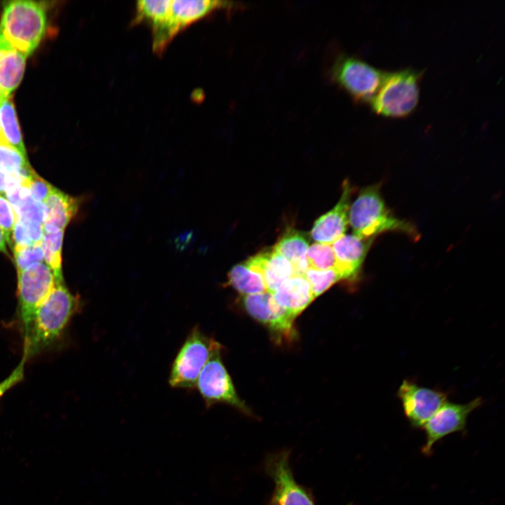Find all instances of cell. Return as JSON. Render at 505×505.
<instances>
[{
  "label": "cell",
  "mask_w": 505,
  "mask_h": 505,
  "mask_svg": "<svg viewBox=\"0 0 505 505\" xmlns=\"http://www.w3.org/2000/svg\"><path fill=\"white\" fill-rule=\"evenodd\" d=\"M15 223V214L8 200L0 194V228L6 241L13 246V231Z\"/></svg>",
  "instance_id": "obj_30"
},
{
  "label": "cell",
  "mask_w": 505,
  "mask_h": 505,
  "mask_svg": "<svg viewBox=\"0 0 505 505\" xmlns=\"http://www.w3.org/2000/svg\"><path fill=\"white\" fill-rule=\"evenodd\" d=\"M27 361V358L22 356V358L18 366L13 370L8 377L0 382V400L6 392L23 379L25 365Z\"/></svg>",
  "instance_id": "obj_31"
},
{
  "label": "cell",
  "mask_w": 505,
  "mask_h": 505,
  "mask_svg": "<svg viewBox=\"0 0 505 505\" xmlns=\"http://www.w3.org/2000/svg\"><path fill=\"white\" fill-rule=\"evenodd\" d=\"M1 136H3V135H2V133H1V128H0V137H1Z\"/></svg>",
  "instance_id": "obj_35"
},
{
  "label": "cell",
  "mask_w": 505,
  "mask_h": 505,
  "mask_svg": "<svg viewBox=\"0 0 505 505\" xmlns=\"http://www.w3.org/2000/svg\"><path fill=\"white\" fill-rule=\"evenodd\" d=\"M216 350L203 368L196 384V389L210 407L216 403L230 405L241 412L251 415V410L238 397L230 375L222 360L221 351Z\"/></svg>",
  "instance_id": "obj_9"
},
{
  "label": "cell",
  "mask_w": 505,
  "mask_h": 505,
  "mask_svg": "<svg viewBox=\"0 0 505 505\" xmlns=\"http://www.w3.org/2000/svg\"><path fill=\"white\" fill-rule=\"evenodd\" d=\"M64 231L48 233L43 231L41 247L46 264L52 270L56 283L63 282L62 273V245Z\"/></svg>",
  "instance_id": "obj_24"
},
{
  "label": "cell",
  "mask_w": 505,
  "mask_h": 505,
  "mask_svg": "<svg viewBox=\"0 0 505 505\" xmlns=\"http://www.w3.org/2000/svg\"><path fill=\"white\" fill-rule=\"evenodd\" d=\"M308 269L324 271L335 269L336 259L332 245L316 243L309 246L306 256Z\"/></svg>",
  "instance_id": "obj_26"
},
{
  "label": "cell",
  "mask_w": 505,
  "mask_h": 505,
  "mask_svg": "<svg viewBox=\"0 0 505 505\" xmlns=\"http://www.w3.org/2000/svg\"><path fill=\"white\" fill-rule=\"evenodd\" d=\"M422 74L412 68L385 72L379 89L368 102L372 111L387 118L409 116L419 102Z\"/></svg>",
  "instance_id": "obj_4"
},
{
  "label": "cell",
  "mask_w": 505,
  "mask_h": 505,
  "mask_svg": "<svg viewBox=\"0 0 505 505\" xmlns=\"http://www.w3.org/2000/svg\"><path fill=\"white\" fill-rule=\"evenodd\" d=\"M55 283L52 270L43 262L33 264L18 272V311L23 340L29 334L37 308Z\"/></svg>",
  "instance_id": "obj_8"
},
{
  "label": "cell",
  "mask_w": 505,
  "mask_h": 505,
  "mask_svg": "<svg viewBox=\"0 0 505 505\" xmlns=\"http://www.w3.org/2000/svg\"><path fill=\"white\" fill-rule=\"evenodd\" d=\"M170 0H141L136 3L132 24L145 22L152 29L159 26L166 15Z\"/></svg>",
  "instance_id": "obj_25"
},
{
  "label": "cell",
  "mask_w": 505,
  "mask_h": 505,
  "mask_svg": "<svg viewBox=\"0 0 505 505\" xmlns=\"http://www.w3.org/2000/svg\"><path fill=\"white\" fill-rule=\"evenodd\" d=\"M34 170L27 157L0 137V171L6 175L20 176L25 179Z\"/></svg>",
  "instance_id": "obj_23"
},
{
  "label": "cell",
  "mask_w": 505,
  "mask_h": 505,
  "mask_svg": "<svg viewBox=\"0 0 505 505\" xmlns=\"http://www.w3.org/2000/svg\"><path fill=\"white\" fill-rule=\"evenodd\" d=\"M245 264L250 269L262 276L267 292L271 294L293 276L290 262L273 248L258 252L247 260Z\"/></svg>",
  "instance_id": "obj_16"
},
{
  "label": "cell",
  "mask_w": 505,
  "mask_h": 505,
  "mask_svg": "<svg viewBox=\"0 0 505 505\" xmlns=\"http://www.w3.org/2000/svg\"><path fill=\"white\" fill-rule=\"evenodd\" d=\"M79 307V298L64 282L55 283L36 311L29 334L23 340L22 356L28 360L53 344Z\"/></svg>",
  "instance_id": "obj_1"
},
{
  "label": "cell",
  "mask_w": 505,
  "mask_h": 505,
  "mask_svg": "<svg viewBox=\"0 0 505 505\" xmlns=\"http://www.w3.org/2000/svg\"><path fill=\"white\" fill-rule=\"evenodd\" d=\"M482 403L481 398H476L466 403L447 400L422 426L426 438L422 452L430 454L436 442L449 434L464 431L469 415Z\"/></svg>",
  "instance_id": "obj_13"
},
{
  "label": "cell",
  "mask_w": 505,
  "mask_h": 505,
  "mask_svg": "<svg viewBox=\"0 0 505 505\" xmlns=\"http://www.w3.org/2000/svg\"><path fill=\"white\" fill-rule=\"evenodd\" d=\"M22 184L29 190L34 201L43 203L54 187L39 176L34 170L22 182Z\"/></svg>",
  "instance_id": "obj_29"
},
{
  "label": "cell",
  "mask_w": 505,
  "mask_h": 505,
  "mask_svg": "<svg viewBox=\"0 0 505 505\" xmlns=\"http://www.w3.org/2000/svg\"><path fill=\"white\" fill-rule=\"evenodd\" d=\"M0 128L5 140L27 157L11 97H0Z\"/></svg>",
  "instance_id": "obj_21"
},
{
  "label": "cell",
  "mask_w": 505,
  "mask_h": 505,
  "mask_svg": "<svg viewBox=\"0 0 505 505\" xmlns=\"http://www.w3.org/2000/svg\"><path fill=\"white\" fill-rule=\"evenodd\" d=\"M13 241H14L15 243L13 247H24L34 245L29 238L25 226L17 220H15L13 231Z\"/></svg>",
  "instance_id": "obj_32"
},
{
  "label": "cell",
  "mask_w": 505,
  "mask_h": 505,
  "mask_svg": "<svg viewBox=\"0 0 505 505\" xmlns=\"http://www.w3.org/2000/svg\"><path fill=\"white\" fill-rule=\"evenodd\" d=\"M227 284L243 296L267 292L262 276L245 263L236 264L229 270Z\"/></svg>",
  "instance_id": "obj_22"
},
{
  "label": "cell",
  "mask_w": 505,
  "mask_h": 505,
  "mask_svg": "<svg viewBox=\"0 0 505 505\" xmlns=\"http://www.w3.org/2000/svg\"><path fill=\"white\" fill-rule=\"evenodd\" d=\"M6 180V175L0 171V194L5 193Z\"/></svg>",
  "instance_id": "obj_34"
},
{
  "label": "cell",
  "mask_w": 505,
  "mask_h": 505,
  "mask_svg": "<svg viewBox=\"0 0 505 505\" xmlns=\"http://www.w3.org/2000/svg\"><path fill=\"white\" fill-rule=\"evenodd\" d=\"M234 2L213 0H170L169 10L152 33V49L162 53L175 36L191 23L215 10L236 8Z\"/></svg>",
  "instance_id": "obj_6"
},
{
  "label": "cell",
  "mask_w": 505,
  "mask_h": 505,
  "mask_svg": "<svg viewBox=\"0 0 505 505\" xmlns=\"http://www.w3.org/2000/svg\"><path fill=\"white\" fill-rule=\"evenodd\" d=\"M308 248L309 240L305 234L293 229L286 231L273 247L290 262L293 275L302 276L308 269L305 259Z\"/></svg>",
  "instance_id": "obj_20"
},
{
  "label": "cell",
  "mask_w": 505,
  "mask_h": 505,
  "mask_svg": "<svg viewBox=\"0 0 505 505\" xmlns=\"http://www.w3.org/2000/svg\"><path fill=\"white\" fill-rule=\"evenodd\" d=\"M242 304L247 313L268 328L276 339L292 340L296 336L291 314L282 308L267 292L245 295Z\"/></svg>",
  "instance_id": "obj_11"
},
{
  "label": "cell",
  "mask_w": 505,
  "mask_h": 505,
  "mask_svg": "<svg viewBox=\"0 0 505 505\" xmlns=\"http://www.w3.org/2000/svg\"><path fill=\"white\" fill-rule=\"evenodd\" d=\"M13 252L18 272L44 260L41 242L29 246H14Z\"/></svg>",
  "instance_id": "obj_28"
},
{
  "label": "cell",
  "mask_w": 505,
  "mask_h": 505,
  "mask_svg": "<svg viewBox=\"0 0 505 505\" xmlns=\"http://www.w3.org/2000/svg\"><path fill=\"white\" fill-rule=\"evenodd\" d=\"M27 56L0 38V97H11L24 75Z\"/></svg>",
  "instance_id": "obj_19"
},
{
  "label": "cell",
  "mask_w": 505,
  "mask_h": 505,
  "mask_svg": "<svg viewBox=\"0 0 505 505\" xmlns=\"http://www.w3.org/2000/svg\"><path fill=\"white\" fill-rule=\"evenodd\" d=\"M349 223L353 234L362 238H375L380 234L396 231L416 239L419 234L415 226L396 217L387 207L381 194L380 184L363 188L349 212Z\"/></svg>",
  "instance_id": "obj_3"
},
{
  "label": "cell",
  "mask_w": 505,
  "mask_h": 505,
  "mask_svg": "<svg viewBox=\"0 0 505 505\" xmlns=\"http://www.w3.org/2000/svg\"><path fill=\"white\" fill-rule=\"evenodd\" d=\"M289 455V451L283 450L266 459V471L275 485L270 505H315L310 494L295 480Z\"/></svg>",
  "instance_id": "obj_12"
},
{
  "label": "cell",
  "mask_w": 505,
  "mask_h": 505,
  "mask_svg": "<svg viewBox=\"0 0 505 505\" xmlns=\"http://www.w3.org/2000/svg\"><path fill=\"white\" fill-rule=\"evenodd\" d=\"M46 1H4L0 19V38L29 56L43 39L48 27Z\"/></svg>",
  "instance_id": "obj_2"
},
{
  "label": "cell",
  "mask_w": 505,
  "mask_h": 505,
  "mask_svg": "<svg viewBox=\"0 0 505 505\" xmlns=\"http://www.w3.org/2000/svg\"><path fill=\"white\" fill-rule=\"evenodd\" d=\"M349 505H351V504H349Z\"/></svg>",
  "instance_id": "obj_36"
},
{
  "label": "cell",
  "mask_w": 505,
  "mask_h": 505,
  "mask_svg": "<svg viewBox=\"0 0 505 505\" xmlns=\"http://www.w3.org/2000/svg\"><path fill=\"white\" fill-rule=\"evenodd\" d=\"M0 252L6 254L8 256V251L6 246V239L2 230L0 228Z\"/></svg>",
  "instance_id": "obj_33"
},
{
  "label": "cell",
  "mask_w": 505,
  "mask_h": 505,
  "mask_svg": "<svg viewBox=\"0 0 505 505\" xmlns=\"http://www.w3.org/2000/svg\"><path fill=\"white\" fill-rule=\"evenodd\" d=\"M337 203L314 223L310 236L318 243L332 245L344 235L349 224V212L353 191L349 180L343 182Z\"/></svg>",
  "instance_id": "obj_14"
},
{
  "label": "cell",
  "mask_w": 505,
  "mask_h": 505,
  "mask_svg": "<svg viewBox=\"0 0 505 505\" xmlns=\"http://www.w3.org/2000/svg\"><path fill=\"white\" fill-rule=\"evenodd\" d=\"M397 395L406 418L415 428H422L447 400L445 393L419 385L409 379L402 382Z\"/></svg>",
  "instance_id": "obj_10"
},
{
  "label": "cell",
  "mask_w": 505,
  "mask_h": 505,
  "mask_svg": "<svg viewBox=\"0 0 505 505\" xmlns=\"http://www.w3.org/2000/svg\"><path fill=\"white\" fill-rule=\"evenodd\" d=\"M314 298L325 292L333 284L342 280L335 269L318 271L308 269L304 274Z\"/></svg>",
  "instance_id": "obj_27"
},
{
  "label": "cell",
  "mask_w": 505,
  "mask_h": 505,
  "mask_svg": "<svg viewBox=\"0 0 505 505\" xmlns=\"http://www.w3.org/2000/svg\"><path fill=\"white\" fill-rule=\"evenodd\" d=\"M272 295L276 302L295 318L314 299L307 280L302 275L292 276Z\"/></svg>",
  "instance_id": "obj_18"
},
{
  "label": "cell",
  "mask_w": 505,
  "mask_h": 505,
  "mask_svg": "<svg viewBox=\"0 0 505 505\" xmlns=\"http://www.w3.org/2000/svg\"><path fill=\"white\" fill-rule=\"evenodd\" d=\"M80 202L79 198L70 196L53 187L44 202L47 215L43 231L48 233L64 231L76 214Z\"/></svg>",
  "instance_id": "obj_17"
},
{
  "label": "cell",
  "mask_w": 505,
  "mask_h": 505,
  "mask_svg": "<svg viewBox=\"0 0 505 505\" xmlns=\"http://www.w3.org/2000/svg\"><path fill=\"white\" fill-rule=\"evenodd\" d=\"M222 348L213 338L194 326L180 349L170 368L168 383L173 388L193 389L197 379L213 353Z\"/></svg>",
  "instance_id": "obj_5"
},
{
  "label": "cell",
  "mask_w": 505,
  "mask_h": 505,
  "mask_svg": "<svg viewBox=\"0 0 505 505\" xmlns=\"http://www.w3.org/2000/svg\"><path fill=\"white\" fill-rule=\"evenodd\" d=\"M383 72L354 56L342 55L331 67V79L358 102H369L383 80Z\"/></svg>",
  "instance_id": "obj_7"
},
{
  "label": "cell",
  "mask_w": 505,
  "mask_h": 505,
  "mask_svg": "<svg viewBox=\"0 0 505 505\" xmlns=\"http://www.w3.org/2000/svg\"><path fill=\"white\" fill-rule=\"evenodd\" d=\"M375 238L344 234L332 244L336 259L335 269L342 279L353 280L358 276Z\"/></svg>",
  "instance_id": "obj_15"
}]
</instances>
